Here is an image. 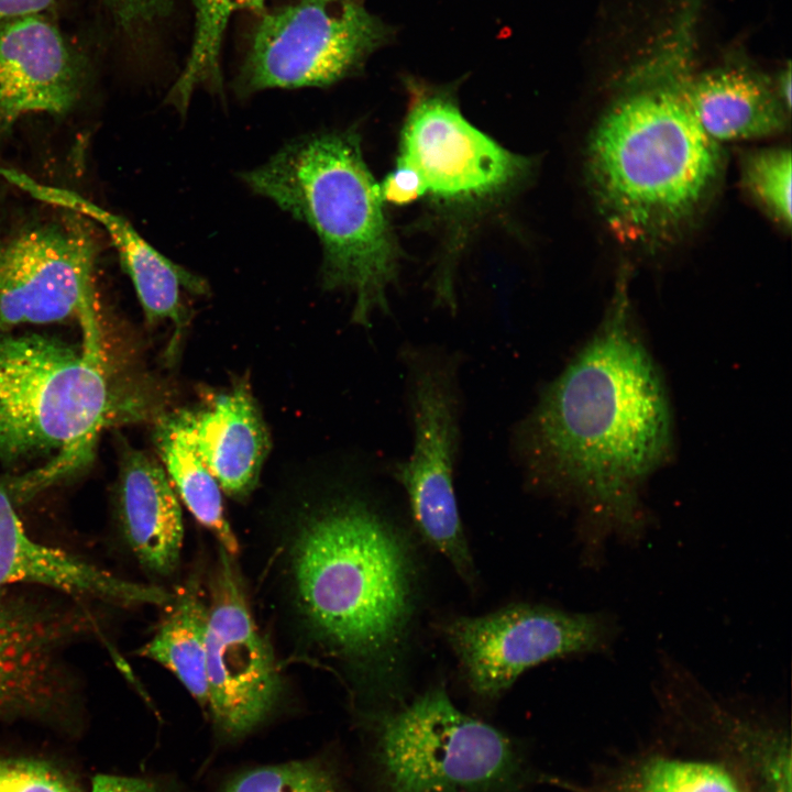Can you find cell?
<instances>
[{
    "label": "cell",
    "mask_w": 792,
    "mask_h": 792,
    "mask_svg": "<svg viewBox=\"0 0 792 792\" xmlns=\"http://www.w3.org/2000/svg\"><path fill=\"white\" fill-rule=\"evenodd\" d=\"M187 411L194 447L220 488L235 499L249 496L271 448L250 388L238 384Z\"/></svg>",
    "instance_id": "cell-18"
},
{
    "label": "cell",
    "mask_w": 792,
    "mask_h": 792,
    "mask_svg": "<svg viewBox=\"0 0 792 792\" xmlns=\"http://www.w3.org/2000/svg\"><path fill=\"white\" fill-rule=\"evenodd\" d=\"M0 586L48 590L119 607L165 606L172 593L122 579L78 556L28 535L8 487L0 483Z\"/></svg>",
    "instance_id": "cell-15"
},
{
    "label": "cell",
    "mask_w": 792,
    "mask_h": 792,
    "mask_svg": "<svg viewBox=\"0 0 792 792\" xmlns=\"http://www.w3.org/2000/svg\"><path fill=\"white\" fill-rule=\"evenodd\" d=\"M791 152L757 150L741 163L743 183L765 210L785 229L791 227Z\"/></svg>",
    "instance_id": "cell-26"
},
{
    "label": "cell",
    "mask_w": 792,
    "mask_h": 792,
    "mask_svg": "<svg viewBox=\"0 0 792 792\" xmlns=\"http://www.w3.org/2000/svg\"><path fill=\"white\" fill-rule=\"evenodd\" d=\"M351 1H354V2H358V3H363V2H364V0H351Z\"/></svg>",
    "instance_id": "cell-34"
},
{
    "label": "cell",
    "mask_w": 792,
    "mask_h": 792,
    "mask_svg": "<svg viewBox=\"0 0 792 792\" xmlns=\"http://www.w3.org/2000/svg\"><path fill=\"white\" fill-rule=\"evenodd\" d=\"M219 792H346L336 762L326 755L265 765L230 777Z\"/></svg>",
    "instance_id": "cell-24"
},
{
    "label": "cell",
    "mask_w": 792,
    "mask_h": 792,
    "mask_svg": "<svg viewBox=\"0 0 792 792\" xmlns=\"http://www.w3.org/2000/svg\"><path fill=\"white\" fill-rule=\"evenodd\" d=\"M663 78L647 77L616 98L586 148L598 210L616 235L646 246L686 229L715 190L724 161L672 77Z\"/></svg>",
    "instance_id": "cell-3"
},
{
    "label": "cell",
    "mask_w": 792,
    "mask_h": 792,
    "mask_svg": "<svg viewBox=\"0 0 792 792\" xmlns=\"http://www.w3.org/2000/svg\"><path fill=\"white\" fill-rule=\"evenodd\" d=\"M200 581L191 574L165 605L167 613L138 653L169 670L207 710L206 638L209 607Z\"/></svg>",
    "instance_id": "cell-21"
},
{
    "label": "cell",
    "mask_w": 792,
    "mask_h": 792,
    "mask_svg": "<svg viewBox=\"0 0 792 792\" xmlns=\"http://www.w3.org/2000/svg\"><path fill=\"white\" fill-rule=\"evenodd\" d=\"M119 22L128 30H153L173 13L175 0H109Z\"/></svg>",
    "instance_id": "cell-28"
},
{
    "label": "cell",
    "mask_w": 792,
    "mask_h": 792,
    "mask_svg": "<svg viewBox=\"0 0 792 792\" xmlns=\"http://www.w3.org/2000/svg\"><path fill=\"white\" fill-rule=\"evenodd\" d=\"M443 632L471 690L493 700L535 666L605 650L616 625L600 613L517 603L482 616L455 617Z\"/></svg>",
    "instance_id": "cell-11"
},
{
    "label": "cell",
    "mask_w": 792,
    "mask_h": 792,
    "mask_svg": "<svg viewBox=\"0 0 792 792\" xmlns=\"http://www.w3.org/2000/svg\"><path fill=\"white\" fill-rule=\"evenodd\" d=\"M672 79L704 132L715 142L743 141L781 132L790 111L773 82L744 65H726L694 78Z\"/></svg>",
    "instance_id": "cell-19"
},
{
    "label": "cell",
    "mask_w": 792,
    "mask_h": 792,
    "mask_svg": "<svg viewBox=\"0 0 792 792\" xmlns=\"http://www.w3.org/2000/svg\"><path fill=\"white\" fill-rule=\"evenodd\" d=\"M375 730L381 792H504L518 783L512 740L461 712L443 686L387 713Z\"/></svg>",
    "instance_id": "cell-6"
},
{
    "label": "cell",
    "mask_w": 792,
    "mask_h": 792,
    "mask_svg": "<svg viewBox=\"0 0 792 792\" xmlns=\"http://www.w3.org/2000/svg\"><path fill=\"white\" fill-rule=\"evenodd\" d=\"M158 399L121 395L100 351L38 334L0 337V461L13 465L51 453L80 461L118 416L155 419Z\"/></svg>",
    "instance_id": "cell-5"
},
{
    "label": "cell",
    "mask_w": 792,
    "mask_h": 792,
    "mask_svg": "<svg viewBox=\"0 0 792 792\" xmlns=\"http://www.w3.org/2000/svg\"><path fill=\"white\" fill-rule=\"evenodd\" d=\"M0 792H87L67 759L31 748H0Z\"/></svg>",
    "instance_id": "cell-25"
},
{
    "label": "cell",
    "mask_w": 792,
    "mask_h": 792,
    "mask_svg": "<svg viewBox=\"0 0 792 792\" xmlns=\"http://www.w3.org/2000/svg\"><path fill=\"white\" fill-rule=\"evenodd\" d=\"M209 586L207 710L218 737L231 743L273 715L284 685L274 650L253 618L234 556L222 547Z\"/></svg>",
    "instance_id": "cell-10"
},
{
    "label": "cell",
    "mask_w": 792,
    "mask_h": 792,
    "mask_svg": "<svg viewBox=\"0 0 792 792\" xmlns=\"http://www.w3.org/2000/svg\"><path fill=\"white\" fill-rule=\"evenodd\" d=\"M169 792H180L176 787H173Z\"/></svg>",
    "instance_id": "cell-33"
},
{
    "label": "cell",
    "mask_w": 792,
    "mask_h": 792,
    "mask_svg": "<svg viewBox=\"0 0 792 792\" xmlns=\"http://www.w3.org/2000/svg\"><path fill=\"white\" fill-rule=\"evenodd\" d=\"M255 194L309 226L322 246L321 284L354 296L352 321L388 311L398 246L352 129L305 134L241 174Z\"/></svg>",
    "instance_id": "cell-4"
},
{
    "label": "cell",
    "mask_w": 792,
    "mask_h": 792,
    "mask_svg": "<svg viewBox=\"0 0 792 792\" xmlns=\"http://www.w3.org/2000/svg\"><path fill=\"white\" fill-rule=\"evenodd\" d=\"M776 92L788 111L791 110V68L788 64L785 69H782L776 81L773 82Z\"/></svg>",
    "instance_id": "cell-32"
},
{
    "label": "cell",
    "mask_w": 792,
    "mask_h": 792,
    "mask_svg": "<svg viewBox=\"0 0 792 792\" xmlns=\"http://www.w3.org/2000/svg\"><path fill=\"white\" fill-rule=\"evenodd\" d=\"M738 747L746 748L765 792H791V750L788 739L739 719L726 718Z\"/></svg>",
    "instance_id": "cell-27"
},
{
    "label": "cell",
    "mask_w": 792,
    "mask_h": 792,
    "mask_svg": "<svg viewBox=\"0 0 792 792\" xmlns=\"http://www.w3.org/2000/svg\"><path fill=\"white\" fill-rule=\"evenodd\" d=\"M173 787L152 778L98 773L87 792H169Z\"/></svg>",
    "instance_id": "cell-30"
},
{
    "label": "cell",
    "mask_w": 792,
    "mask_h": 792,
    "mask_svg": "<svg viewBox=\"0 0 792 792\" xmlns=\"http://www.w3.org/2000/svg\"><path fill=\"white\" fill-rule=\"evenodd\" d=\"M395 29L351 0H294L260 15L235 79L242 96L327 87L360 72Z\"/></svg>",
    "instance_id": "cell-7"
},
{
    "label": "cell",
    "mask_w": 792,
    "mask_h": 792,
    "mask_svg": "<svg viewBox=\"0 0 792 792\" xmlns=\"http://www.w3.org/2000/svg\"><path fill=\"white\" fill-rule=\"evenodd\" d=\"M154 422V443L175 493L219 546L235 557L239 542L224 515L221 488L194 447L187 408L162 413Z\"/></svg>",
    "instance_id": "cell-20"
},
{
    "label": "cell",
    "mask_w": 792,
    "mask_h": 792,
    "mask_svg": "<svg viewBox=\"0 0 792 792\" xmlns=\"http://www.w3.org/2000/svg\"><path fill=\"white\" fill-rule=\"evenodd\" d=\"M56 0H0V23L29 14H43Z\"/></svg>",
    "instance_id": "cell-31"
},
{
    "label": "cell",
    "mask_w": 792,
    "mask_h": 792,
    "mask_svg": "<svg viewBox=\"0 0 792 792\" xmlns=\"http://www.w3.org/2000/svg\"><path fill=\"white\" fill-rule=\"evenodd\" d=\"M195 28L185 66L167 94V102L185 113L199 87L222 92L221 48L227 25L234 12L262 14L265 0H193Z\"/></svg>",
    "instance_id": "cell-22"
},
{
    "label": "cell",
    "mask_w": 792,
    "mask_h": 792,
    "mask_svg": "<svg viewBox=\"0 0 792 792\" xmlns=\"http://www.w3.org/2000/svg\"><path fill=\"white\" fill-rule=\"evenodd\" d=\"M609 792H744L723 767L702 761L650 758L626 772Z\"/></svg>",
    "instance_id": "cell-23"
},
{
    "label": "cell",
    "mask_w": 792,
    "mask_h": 792,
    "mask_svg": "<svg viewBox=\"0 0 792 792\" xmlns=\"http://www.w3.org/2000/svg\"><path fill=\"white\" fill-rule=\"evenodd\" d=\"M383 201L394 205H406L417 200L426 194L424 184L417 173L410 167L398 164L378 185Z\"/></svg>",
    "instance_id": "cell-29"
},
{
    "label": "cell",
    "mask_w": 792,
    "mask_h": 792,
    "mask_svg": "<svg viewBox=\"0 0 792 792\" xmlns=\"http://www.w3.org/2000/svg\"><path fill=\"white\" fill-rule=\"evenodd\" d=\"M80 88L79 62L43 14L0 23V135L25 114L68 112Z\"/></svg>",
    "instance_id": "cell-14"
},
{
    "label": "cell",
    "mask_w": 792,
    "mask_h": 792,
    "mask_svg": "<svg viewBox=\"0 0 792 792\" xmlns=\"http://www.w3.org/2000/svg\"><path fill=\"white\" fill-rule=\"evenodd\" d=\"M6 180L31 197L99 223L117 249L148 324L170 321L175 327L173 348L188 322L182 293L209 294L207 282L174 263L147 243L123 217L96 205L65 188L50 186L18 169H10Z\"/></svg>",
    "instance_id": "cell-16"
},
{
    "label": "cell",
    "mask_w": 792,
    "mask_h": 792,
    "mask_svg": "<svg viewBox=\"0 0 792 792\" xmlns=\"http://www.w3.org/2000/svg\"><path fill=\"white\" fill-rule=\"evenodd\" d=\"M0 586V722L77 724V679L66 660L75 642L96 636L84 601Z\"/></svg>",
    "instance_id": "cell-8"
},
{
    "label": "cell",
    "mask_w": 792,
    "mask_h": 792,
    "mask_svg": "<svg viewBox=\"0 0 792 792\" xmlns=\"http://www.w3.org/2000/svg\"><path fill=\"white\" fill-rule=\"evenodd\" d=\"M628 271L596 332L542 391L516 431L528 477L581 509L590 558L612 536L634 540L641 490L672 450L663 380L630 317Z\"/></svg>",
    "instance_id": "cell-1"
},
{
    "label": "cell",
    "mask_w": 792,
    "mask_h": 792,
    "mask_svg": "<svg viewBox=\"0 0 792 792\" xmlns=\"http://www.w3.org/2000/svg\"><path fill=\"white\" fill-rule=\"evenodd\" d=\"M97 244L75 217L28 227L0 243V337L80 318L94 326Z\"/></svg>",
    "instance_id": "cell-13"
},
{
    "label": "cell",
    "mask_w": 792,
    "mask_h": 792,
    "mask_svg": "<svg viewBox=\"0 0 792 792\" xmlns=\"http://www.w3.org/2000/svg\"><path fill=\"white\" fill-rule=\"evenodd\" d=\"M289 519L276 563L299 642L358 673L388 672L414 612L405 540L351 493L306 504Z\"/></svg>",
    "instance_id": "cell-2"
},
{
    "label": "cell",
    "mask_w": 792,
    "mask_h": 792,
    "mask_svg": "<svg viewBox=\"0 0 792 792\" xmlns=\"http://www.w3.org/2000/svg\"><path fill=\"white\" fill-rule=\"evenodd\" d=\"M407 82L411 101L397 163L417 173L426 194L453 201L486 199L527 175L529 161L473 127L449 90Z\"/></svg>",
    "instance_id": "cell-12"
},
{
    "label": "cell",
    "mask_w": 792,
    "mask_h": 792,
    "mask_svg": "<svg viewBox=\"0 0 792 792\" xmlns=\"http://www.w3.org/2000/svg\"><path fill=\"white\" fill-rule=\"evenodd\" d=\"M116 509L121 536L138 564L151 576H172L184 540L180 505L161 464L129 444L121 448Z\"/></svg>",
    "instance_id": "cell-17"
},
{
    "label": "cell",
    "mask_w": 792,
    "mask_h": 792,
    "mask_svg": "<svg viewBox=\"0 0 792 792\" xmlns=\"http://www.w3.org/2000/svg\"><path fill=\"white\" fill-rule=\"evenodd\" d=\"M405 355L414 441L409 458L396 465L394 475L422 537L472 585L475 568L453 487L460 432L455 362L426 350Z\"/></svg>",
    "instance_id": "cell-9"
}]
</instances>
